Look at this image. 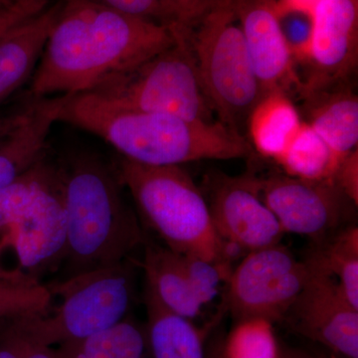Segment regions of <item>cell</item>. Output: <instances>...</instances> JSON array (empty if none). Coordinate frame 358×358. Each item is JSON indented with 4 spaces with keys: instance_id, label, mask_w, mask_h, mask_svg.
Instances as JSON below:
<instances>
[{
    "instance_id": "6da1fadb",
    "label": "cell",
    "mask_w": 358,
    "mask_h": 358,
    "mask_svg": "<svg viewBox=\"0 0 358 358\" xmlns=\"http://www.w3.org/2000/svg\"><path fill=\"white\" fill-rule=\"evenodd\" d=\"M176 26L117 13L91 0H63L33 73L38 98L88 93L169 48Z\"/></svg>"
},
{
    "instance_id": "7a4b0ae2",
    "label": "cell",
    "mask_w": 358,
    "mask_h": 358,
    "mask_svg": "<svg viewBox=\"0 0 358 358\" xmlns=\"http://www.w3.org/2000/svg\"><path fill=\"white\" fill-rule=\"evenodd\" d=\"M59 122L100 136L122 159L145 166H179L204 159H243L245 136L217 121H193L162 113L124 109L92 93L69 96Z\"/></svg>"
},
{
    "instance_id": "3957f363",
    "label": "cell",
    "mask_w": 358,
    "mask_h": 358,
    "mask_svg": "<svg viewBox=\"0 0 358 358\" xmlns=\"http://www.w3.org/2000/svg\"><path fill=\"white\" fill-rule=\"evenodd\" d=\"M67 242L68 275L131 260L147 241L138 218L122 194L117 173L88 154L60 166Z\"/></svg>"
},
{
    "instance_id": "277c9868",
    "label": "cell",
    "mask_w": 358,
    "mask_h": 358,
    "mask_svg": "<svg viewBox=\"0 0 358 358\" xmlns=\"http://www.w3.org/2000/svg\"><path fill=\"white\" fill-rule=\"evenodd\" d=\"M115 173L166 248L181 255L229 262L227 244L214 226L203 192L185 169L122 159Z\"/></svg>"
},
{
    "instance_id": "5b68a950",
    "label": "cell",
    "mask_w": 358,
    "mask_h": 358,
    "mask_svg": "<svg viewBox=\"0 0 358 358\" xmlns=\"http://www.w3.org/2000/svg\"><path fill=\"white\" fill-rule=\"evenodd\" d=\"M214 114L245 136L251 113L266 95L257 79L234 0H212L183 31Z\"/></svg>"
},
{
    "instance_id": "8992f818",
    "label": "cell",
    "mask_w": 358,
    "mask_h": 358,
    "mask_svg": "<svg viewBox=\"0 0 358 358\" xmlns=\"http://www.w3.org/2000/svg\"><path fill=\"white\" fill-rule=\"evenodd\" d=\"M66 242L62 173L44 155L0 190V253L13 250L17 270L38 278L63 262Z\"/></svg>"
},
{
    "instance_id": "52a82bcc",
    "label": "cell",
    "mask_w": 358,
    "mask_h": 358,
    "mask_svg": "<svg viewBox=\"0 0 358 358\" xmlns=\"http://www.w3.org/2000/svg\"><path fill=\"white\" fill-rule=\"evenodd\" d=\"M48 286L54 296H60V305L21 322L45 345L73 343L124 320L134 299L133 262L85 271Z\"/></svg>"
},
{
    "instance_id": "ba28073f",
    "label": "cell",
    "mask_w": 358,
    "mask_h": 358,
    "mask_svg": "<svg viewBox=\"0 0 358 358\" xmlns=\"http://www.w3.org/2000/svg\"><path fill=\"white\" fill-rule=\"evenodd\" d=\"M88 93L124 109L215 121L192 52L178 30L176 41L169 48Z\"/></svg>"
},
{
    "instance_id": "9c48e42d",
    "label": "cell",
    "mask_w": 358,
    "mask_h": 358,
    "mask_svg": "<svg viewBox=\"0 0 358 358\" xmlns=\"http://www.w3.org/2000/svg\"><path fill=\"white\" fill-rule=\"evenodd\" d=\"M310 275L307 260H299L281 243L249 252L231 271L224 306L237 320L282 322Z\"/></svg>"
},
{
    "instance_id": "30bf717a",
    "label": "cell",
    "mask_w": 358,
    "mask_h": 358,
    "mask_svg": "<svg viewBox=\"0 0 358 358\" xmlns=\"http://www.w3.org/2000/svg\"><path fill=\"white\" fill-rule=\"evenodd\" d=\"M258 189L282 232L324 241L343 229L350 206L357 207L331 180L313 181L275 173L258 178Z\"/></svg>"
},
{
    "instance_id": "8fae6325",
    "label": "cell",
    "mask_w": 358,
    "mask_h": 358,
    "mask_svg": "<svg viewBox=\"0 0 358 358\" xmlns=\"http://www.w3.org/2000/svg\"><path fill=\"white\" fill-rule=\"evenodd\" d=\"M310 13V71L301 85L306 98L345 85L357 65V0H315Z\"/></svg>"
},
{
    "instance_id": "7c38bea8",
    "label": "cell",
    "mask_w": 358,
    "mask_h": 358,
    "mask_svg": "<svg viewBox=\"0 0 358 358\" xmlns=\"http://www.w3.org/2000/svg\"><path fill=\"white\" fill-rule=\"evenodd\" d=\"M307 262L310 278L282 322L338 357L358 358V310L343 298L333 278Z\"/></svg>"
},
{
    "instance_id": "4fadbf2b",
    "label": "cell",
    "mask_w": 358,
    "mask_h": 358,
    "mask_svg": "<svg viewBox=\"0 0 358 358\" xmlns=\"http://www.w3.org/2000/svg\"><path fill=\"white\" fill-rule=\"evenodd\" d=\"M205 199L226 244L251 252L281 243L285 233L261 197L255 176L216 174Z\"/></svg>"
},
{
    "instance_id": "5bb4252c",
    "label": "cell",
    "mask_w": 358,
    "mask_h": 358,
    "mask_svg": "<svg viewBox=\"0 0 358 358\" xmlns=\"http://www.w3.org/2000/svg\"><path fill=\"white\" fill-rule=\"evenodd\" d=\"M235 9L257 79L266 94L301 89L282 35L275 0H234Z\"/></svg>"
},
{
    "instance_id": "9a60e30c",
    "label": "cell",
    "mask_w": 358,
    "mask_h": 358,
    "mask_svg": "<svg viewBox=\"0 0 358 358\" xmlns=\"http://www.w3.org/2000/svg\"><path fill=\"white\" fill-rule=\"evenodd\" d=\"M62 4L63 0H54L0 38V103L34 73Z\"/></svg>"
},
{
    "instance_id": "2e32d148",
    "label": "cell",
    "mask_w": 358,
    "mask_h": 358,
    "mask_svg": "<svg viewBox=\"0 0 358 358\" xmlns=\"http://www.w3.org/2000/svg\"><path fill=\"white\" fill-rule=\"evenodd\" d=\"M69 96L37 98L27 120L0 145V190L44 157L47 138Z\"/></svg>"
},
{
    "instance_id": "e0dca14e",
    "label": "cell",
    "mask_w": 358,
    "mask_h": 358,
    "mask_svg": "<svg viewBox=\"0 0 358 358\" xmlns=\"http://www.w3.org/2000/svg\"><path fill=\"white\" fill-rule=\"evenodd\" d=\"M143 251L141 267L145 272V287L167 310L194 322L204 306L186 275L180 254L148 239Z\"/></svg>"
},
{
    "instance_id": "ac0fdd59",
    "label": "cell",
    "mask_w": 358,
    "mask_h": 358,
    "mask_svg": "<svg viewBox=\"0 0 358 358\" xmlns=\"http://www.w3.org/2000/svg\"><path fill=\"white\" fill-rule=\"evenodd\" d=\"M308 120L319 134L339 159L357 150V96L345 85L320 92L306 98Z\"/></svg>"
},
{
    "instance_id": "d6986e66",
    "label": "cell",
    "mask_w": 358,
    "mask_h": 358,
    "mask_svg": "<svg viewBox=\"0 0 358 358\" xmlns=\"http://www.w3.org/2000/svg\"><path fill=\"white\" fill-rule=\"evenodd\" d=\"M143 294L148 345L152 357L206 358L204 339L208 329L167 310L148 287Z\"/></svg>"
},
{
    "instance_id": "ffe728a7",
    "label": "cell",
    "mask_w": 358,
    "mask_h": 358,
    "mask_svg": "<svg viewBox=\"0 0 358 358\" xmlns=\"http://www.w3.org/2000/svg\"><path fill=\"white\" fill-rule=\"evenodd\" d=\"M301 122L300 113L286 93L268 92L250 115L246 133L256 150L264 157L277 160Z\"/></svg>"
},
{
    "instance_id": "44dd1931",
    "label": "cell",
    "mask_w": 358,
    "mask_h": 358,
    "mask_svg": "<svg viewBox=\"0 0 358 358\" xmlns=\"http://www.w3.org/2000/svg\"><path fill=\"white\" fill-rule=\"evenodd\" d=\"M317 245L307 260L333 278L343 298L358 310L357 226H346Z\"/></svg>"
},
{
    "instance_id": "7402d4cb",
    "label": "cell",
    "mask_w": 358,
    "mask_h": 358,
    "mask_svg": "<svg viewBox=\"0 0 358 358\" xmlns=\"http://www.w3.org/2000/svg\"><path fill=\"white\" fill-rule=\"evenodd\" d=\"M341 159L307 122L303 121L288 147L275 162L282 167L285 173L294 178L333 181Z\"/></svg>"
},
{
    "instance_id": "603a6c76",
    "label": "cell",
    "mask_w": 358,
    "mask_h": 358,
    "mask_svg": "<svg viewBox=\"0 0 358 358\" xmlns=\"http://www.w3.org/2000/svg\"><path fill=\"white\" fill-rule=\"evenodd\" d=\"M147 333L133 322L122 320L88 338L61 345L58 358H143Z\"/></svg>"
},
{
    "instance_id": "cb8c5ba5",
    "label": "cell",
    "mask_w": 358,
    "mask_h": 358,
    "mask_svg": "<svg viewBox=\"0 0 358 358\" xmlns=\"http://www.w3.org/2000/svg\"><path fill=\"white\" fill-rule=\"evenodd\" d=\"M54 296L48 285L20 270L0 268V324L47 315Z\"/></svg>"
},
{
    "instance_id": "d4e9b609",
    "label": "cell",
    "mask_w": 358,
    "mask_h": 358,
    "mask_svg": "<svg viewBox=\"0 0 358 358\" xmlns=\"http://www.w3.org/2000/svg\"><path fill=\"white\" fill-rule=\"evenodd\" d=\"M223 358H280L273 322L261 317L237 320L222 350Z\"/></svg>"
},
{
    "instance_id": "484cf974",
    "label": "cell",
    "mask_w": 358,
    "mask_h": 358,
    "mask_svg": "<svg viewBox=\"0 0 358 358\" xmlns=\"http://www.w3.org/2000/svg\"><path fill=\"white\" fill-rule=\"evenodd\" d=\"M181 260L197 298L205 307L218 296L222 284L227 282L232 271L230 263L213 262L188 255H181Z\"/></svg>"
},
{
    "instance_id": "4316f807",
    "label": "cell",
    "mask_w": 358,
    "mask_h": 358,
    "mask_svg": "<svg viewBox=\"0 0 358 358\" xmlns=\"http://www.w3.org/2000/svg\"><path fill=\"white\" fill-rule=\"evenodd\" d=\"M280 25L294 62H303L307 58L313 21L310 9L292 7L282 11L279 7ZM296 66V65H294Z\"/></svg>"
},
{
    "instance_id": "83f0119b",
    "label": "cell",
    "mask_w": 358,
    "mask_h": 358,
    "mask_svg": "<svg viewBox=\"0 0 358 358\" xmlns=\"http://www.w3.org/2000/svg\"><path fill=\"white\" fill-rule=\"evenodd\" d=\"M91 1L134 17L154 21L160 24L174 26L166 0H91Z\"/></svg>"
},
{
    "instance_id": "f1b7e54d",
    "label": "cell",
    "mask_w": 358,
    "mask_h": 358,
    "mask_svg": "<svg viewBox=\"0 0 358 358\" xmlns=\"http://www.w3.org/2000/svg\"><path fill=\"white\" fill-rule=\"evenodd\" d=\"M0 329L10 338L20 358H58L57 350L33 336L23 326L21 317L2 322Z\"/></svg>"
},
{
    "instance_id": "f546056e",
    "label": "cell",
    "mask_w": 358,
    "mask_h": 358,
    "mask_svg": "<svg viewBox=\"0 0 358 358\" xmlns=\"http://www.w3.org/2000/svg\"><path fill=\"white\" fill-rule=\"evenodd\" d=\"M333 182L353 203L358 205V152L346 155L339 160Z\"/></svg>"
},
{
    "instance_id": "4dcf8cb0",
    "label": "cell",
    "mask_w": 358,
    "mask_h": 358,
    "mask_svg": "<svg viewBox=\"0 0 358 358\" xmlns=\"http://www.w3.org/2000/svg\"><path fill=\"white\" fill-rule=\"evenodd\" d=\"M52 0H15L0 15V38L20 22L41 13Z\"/></svg>"
},
{
    "instance_id": "1f68e13d",
    "label": "cell",
    "mask_w": 358,
    "mask_h": 358,
    "mask_svg": "<svg viewBox=\"0 0 358 358\" xmlns=\"http://www.w3.org/2000/svg\"><path fill=\"white\" fill-rule=\"evenodd\" d=\"M36 100L37 96L29 93L10 109L0 113V145L27 120Z\"/></svg>"
},
{
    "instance_id": "d6a6232c",
    "label": "cell",
    "mask_w": 358,
    "mask_h": 358,
    "mask_svg": "<svg viewBox=\"0 0 358 358\" xmlns=\"http://www.w3.org/2000/svg\"><path fill=\"white\" fill-rule=\"evenodd\" d=\"M212 0H166L173 24L183 31L199 18Z\"/></svg>"
},
{
    "instance_id": "836d02e7",
    "label": "cell",
    "mask_w": 358,
    "mask_h": 358,
    "mask_svg": "<svg viewBox=\"0 0 358 358\" xmlns=\"http://www.w3.org/2000/svg\"><path fill=\"white\" fill-rule=\"evenodd\" d=\"M0 358H20L10 338L0 329Z\"/></svg>"
},
{
    "instance_id": "e575fe53",
    "label": "cell",
    "mask_w": 358,
    "mask_h": 358,
    "mask_svg": "<svg viewBox=\"0 0 358 358\" xmlns=\"http://www.w3.org/2000/svg\"><path fill=\"white\" fill-rule=\"evenodd\" d=\"M280 358H282V355H280ZM284 358H322V357H313L310 355H300V353H289Z\"/></svg>"
},
{
    "instance_id": "d590c367",
    "label": "cell",
    "mask_w": 358,
    "mask_h": 358,
    "mask_svg": "<svg viewBox=\"0 0 358 358\" xmlns=\"http://www.w3.org/2000/svg\"><path fill=\"white\" fill-rule=\"evenodd\" d=\"M13 4V0H0V7H9Z\"/></svg>"
},
{
    "instance_id": "8d00e7d4",
    "label": "cell",
    "mask_w": 358,
    "mask_h": 358,
    "mask_svg": "<svg viewBox=\"0 0 358 358\" xmlns=\"http://www.w3.org/2000/svg\"><path fill=\"white\" fill-rule=\"evenodd\" d=\"M209 358H223L222 352H221V350H219V352H216V353H214V355Z\"/></svg>"
},
{
    "instance_id": "74e56055",
    "label": "cell",
    "mask_w": 358,
    "mask_h": 358,
    "mask_svg": "<svg viewBox=\"0 0 358 358\" xmlns=\"http://www.w3.org/2000/svg\"><path fill=\"white\" fill-rule=\"evenodd\" d=\"M6 8L7 7H0V15L4 13V10H6Z\"/></svg>"
},
{
    "instance_id": "f35d334b",
    "label": "cell",
    "mask_w": 358,
    "mask_h": 358,
    "mask_svg": "<svg viewBox=\"0 0 358 358\" xmlns=\"http://www.w3.org/2000/svg\"><path fill=\"white\" fill-rule=\"evenodd\" d=\"M296 1H307V0H296ZM308 1H315V0H308Z\"/></svg>"
},
{
    "instance_id": "ab89813d",
    "label": "cell",
    "mask_w": 358,
    "mask_h": 358,
    "mask_svg": "<svg viewBox=\"0 0 358 358\" xmlns=\"http://www.w3.org/2000/svg\"><path fill=\"white\" fill-rule=\"evenodd\" d=\"M13 1L14 2V1H15V0H13Z\"/></svg>"
}]
</instances>
